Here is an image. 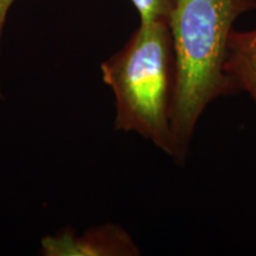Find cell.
Masks as SVG:
<instances>
[{
    "label": "cell",
    "mask_w": 256,
    "mask_h": 256,
    "mask_svg": "<svg viewBox=\"0 0 256 256\" xmlns=\"http://www.w3.org/2000/svg\"><path fill=\"white\" fill-rule=\"evenodd\" d=\"M16 0H0V50H2V31H4L6 17L11 8V6ZM0 98H2V82H0Z\"/></svg>",
    "instance_id": "obj_6"
},
{
    "label": "cell",
    "mask_w": 256,
    "mask_h": 256,
    "mask_svg": "<svg viewBox=\"0 0 256 256\" xmlns=\"http://www.w3.org/2000/svg\"><path fill=\"white\" fill-rule=\"evenodd\" d=\"M136 8L140 23L168 20L174 10L176 0H130Z\"/></svg>",
    "instance_id": "obj_5"
},
{
    "label": "cell",
    "mask_w": 256,
    "mask_h": 256,
    "mask_svg": "<svg viewBox=\"0 0 256 256\" xmlns=\"http://www.w3.org/2000/svg\"><path fill=\"white\" fill-rule=\"evenodd\" d=\"M115 100L114 128L133 132L174 159L176 57L168 20L140 23L127 43L101 64Z\"/></svg>",
    "instance_id": "obj_2"
},
{
    "label": "cell",
    "mask_w": 256,
    "mask_h": 256,
    "mask_svg": "<svg viewBox=\"0 0 256 256\" xmlns=\"http://www.w3.org/2000/svg\"><path fill=\"white\" fill-rule=\"evenodd\" d=\"M46 256H136L140 249L132 236L116 224H102L76 235L69 230L42 241Z\"/></svg>",
    "instance_id": "obj_3"
},
{
    "label": "cell",
    "mask_w": 256,
    "mask_h": 256,
    "mask_svg": "<svg viewBox=\"0 0 256 256\" xmlns=\"http://www.w3.org/2000/svg\"><path fill=\"white\" fill-rule=\"evenodd\" d=\"M256 0H176L168 18L177 81L172 133L178 164L186 159L197 124L217 98L235 92L224 74L234 23Z\"/></svg>",
    "instance_id": "obj_1"
},
{
    "label": "cell",
    "mask_w": 256,
    "mask_h": 256,
    "mask_svg": "<svg viewBox=\"0 0 256 256\" xmlns=\"http://www.w3.org/2000/svg\"><path fill=\"white\" fill-rule=\"evenodd\" d=\"M224 74L235 92H244L256 107V28L230 32Z\"/></svg>",
    "instance_id": "obj_4"
}]
</instances>
